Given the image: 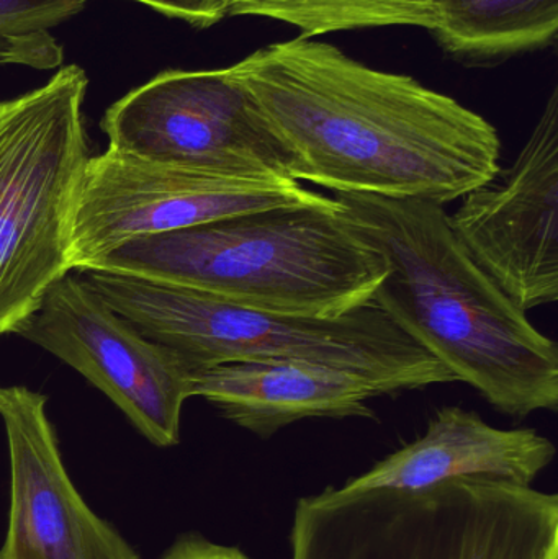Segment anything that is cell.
I'll use <instances>...</instances> for the list:
<instances>
[{
	"mask_svg": "<svg viewBox=\"0 0 558 559\" xmlns=\"http://www.w3.org/2000/svg\"><path fill=\"white\" fill-rule=\"evenodd\" d=\"M553 440L534 429H498L474 411L439 409L419 439L390 453L341 488L425 489L454 479L485 478L533 486L556 459Z\"/></svg>",
	"mask_w": 558,
	"mask_h": 559,
	"instance_id": "obj_12",
	"label": "cell"
},
{
	"mask_svg": "<svg viewBox=\"0 0 558 559\" xmlns=\"http://www.w3.org/2000/svg\"><path fill=\"white\" fill-rule=\"evenodd\" d=\"M449 215L459 241L524 312L558 299V88L518 159Z\"/></svg>",
	"mask_w": 558,
	"mask_h": 559,
	"instance_id": "obj_10",
	"label": "cell"
},
{
	"mask_svg": "<svg viewBox=\"0 0 558 559\" xmlns=\"http://www.w3.org/2000/svg\"><path fill=\"white\" fill-rule=\"evenodd\" d=\"M100 128L108 147L144 159L294 179L287 151L233 66L161 72L115 102Z\"/></svg>",
	"mask_w": 558,
	"mask_h": 559,
	"instance_id": "obj_8",
	"label": "cell"
},
{
	"mask_svg": "<svg viewBox=\"0 0 558 559\" xmlns=\"http://www.w3.org/2000/svg\"><path fill=\"white\" fill-rule=\"evenodd\" d=\"M334 199L389 269L370 302L498 413H556V342L468 254L444 206L366 193Z\"/></svg>",
	"mask_w": 558,
	"mask_h": 559,
	"instance_id": "obj_2",
	"label": "cell"
},
{
	"mask_svg": "<svg viewBox=\"0 0 558 559\" xmlns=\"http://www.w3.org/2000/svg\"><path fill=\"white\" fill-rule=\"evenodd\" d=\"M87 271L134 275L262 311L336 318L370 302L389 269L336 199L324 197L136 239Z\"/></svg>",
	"mask_w": 558,
	"mask_h": 559,
	"instance_id": "obj_3",
	"label": "cell"
},
{
	"mask_svg": "<svg viewBox=\"0 0 558 559\" xmlns=\"http://www.w3.org/2000/svg\"><path fill=\"white\" fill-rule=\"evenodd\" d=\"M431 32L464 58L533 51L556 39L558 0H439Z\"/></svg>",
	"mask_w": 558,
	"mask_h": 559,
	"instance_id": "obj_14",
	"label": "cell"
},
{
	"mask_svg": "<svg viewBox=\"0 0 558 559\" xmlns=\"http://www.w3.org/2000/svg\"><path fill=\"white\" fill-rule=\"evenodd\" d=\"M84 5L85 0H0V64L59 68L64 52L51 29Z\"/></svg>",
	"mask_w": 558,
	"mask_h": 559,
	"instance_id": "obj_16",
	"label": "cell"
},
{
	"mask_svg": "<svg viewBox=\"0 0 558 559\" xmlns=\"http://www.w3.org/2000/svg\"><path fill=\"white\" fill-rule=\"evenodd\" d=\"M163 559H251L235 547L215 544L199 534L180 537Z\"/></svg>",
	"mask_w": 558,
	"mask_h": 559,
	"instance_id": "obj_18",
	"label": "cell"
},
{
	"mask_svg": "<svg viewBox=\"0 0 558 559\" xmlns=\"http://www.w3.org/2000/svg\"><path fill=\"white\" fill-rule=\"evenodd\" d=\"M233 69L298 182L444 206L501 169L500 134L487 118L330 43L298 36L256 49Z\"/></svg>",
	"mask_w": 558,
	"mask_h": 559,
	"instance_id": "obj_1",
	"label": "cell"
},
{
	"mask_svg": "<svg viewBox=\"0 0 558 559\" xmlns=\"http://www.w3.org/2000/svg\"><path fill=\"white\" fill-rule=\"evenodd\" d=\"M290 559H554L558 496L495 479L298 499Z\"/></svg>",
	"mask_w": 558,
	"mask_h": 559,
	"instance_id": "obj_5",
	"label": "cell"
},
{
	"mask_svg": "<svg viewBox=\"0 0 558 559\" xmlns=\"http://www.w3.org/2000/svg\"><path fill=\"white\" fill-rule=\"evenodd\" d=\"M10 462L9 528L0 559H140L75 489L46 414V397L0 388Z\"/></svg>",
	"mask_w": 558,
	"mask_h": 559,
	"instance_id": "obj_11",
	"label": "cell"
},
{
	"mask_svg": "<svg viewBox=\"0 0 558 559\" xmlns=\"http://www.w3.org/2000/svg\"><path fill=\"white\" fill-rule=\"evenodd\" d=\"M554 559H558V557L554 558Z\"/></svg>",
	"mask_w": 558,
	"mask_h": 559,
	"instance_id": "obj_19",
	"label": "cell"
},
{
	"mask_svg": "<svg viewBox=\"0 0 558 559\" xmlns=\"http://www.w3.org/2000/svg\"><path fill=\"white\" fill-rule=\"evenodd\" d=\"M82 274L115 312L192 370L228 361H292L340 371L380 396L459 383L373 302L336 318L281 314L134 275Z\"/></svg>",
	"mask_w": 558,
	"mask_h": 559,
	"instance_id": "obj_4",
	"label": "cell"
},
{
	"mask_svg": "<svg viewBox=\"0 0 558 559\" xmlns=\"http://www.w3.org/2000/svg\"><path fill=\"white\" fill-rule=\"evenodd\" d=\"M87 75L64 66L0 100V335L19 331L71 272L69 228L88 157Z\"/></svg>",
	"mask_w": 558,
	"mask_h": 559,
	"instance_id": "obj_6",
	"label": "cell"
},
{
	"mask_svg": "<svg viewBox=\"0 0 558 559\" xmlns=\"http://www.w3.org/2000/svg\"><path fill=\"white\" fill-rule=\"evenodd\" d=\"M192 397H203L236 426L269 439L313 417H373V388L330 368L292 361H228L193 370Z\"/></svg>",
	"mask_w": 558,
	"mask_h": 559,
	"instance_id": "obj_13",
	"label": "cell"
},
{
	"mask_svg": "<svg viewBox=\"0 0 558 559\" xmlns=\"http://www.w3.org/2000/svg\"><path fill=\"white\" fill-rule=\"evenodd\" d=\"M438 5L439 0H231L229 16L277 20L314 38L383 26L431 32Z\"/></svg>",
	"mask_w": 558,
	"mask_h": 559,
	"instance_id": "obj_15",
	"label": "cell"
},
{
	"mask_svg": "<svg viewBox=\"0 0 558 559\" xmlns=\"http://www.w3.org/2000/svg\"><path fill=\"white\" fill-rule=\"evenodd\" d=\"M15 334L48 350L100 390L156 447L180 440V417L192 367L141 334L84 280L49 286Z\"/></svg>",
	"mask_w": 558,
	"mask_h": 559,
	"instance_id": "obj_9",
	"label": "cell"
},
{
	"mask_svg": "<svg viewBox=\"0 0 558 559\" xmlns=\"http://www.w3.org/2000/svg\"><path fill=\"white\" fill-rule=\"evenodd\" d=\"M323 199L287 177L197 169L107 147L88 157L79 180L69 228V265L84 272L136 239Z\"/></svg>",
	"mask_w": 558,
	"mask_h": 559,
	"instance_id": "obj_7",
	"label": "cell"
},
{
	"mask_svg": "<svg viewBox=\"0 0 558 559\" xmlns=\"http://www.w3.org/2000/svg\"><path fill=\"white\" fill-rule=\"evenodd\" d=\"M151 7L170 19L183 20L193 26L209 28L229 16L231 0H131Z\"/></svg>",
	"mask_w": 558,
	"mask_h": 559,
	"instance_id": "obj_17",
	"label": "cell"
}]
</instances>
